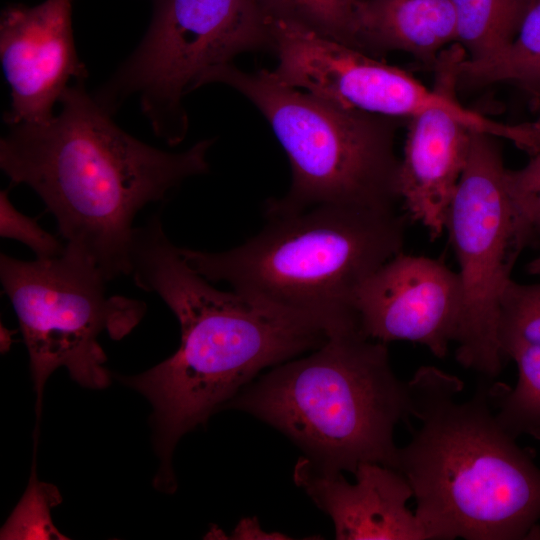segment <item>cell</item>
Here are the masks:
<instances>
[{
    "label": "cell",
    "instance_id": "obj_26",
    "mask_svg": "<svg viewBox=\"0 0 540 540\" xmlns=\"http://www.w3.org/2000/svg\"><path fill=\"white\" fill-rule=\"evenodd\" d=\"M526 271L530 275L540 276V253L527 264Z\"/></svg>",
    "mask_w": 540,
    "mask_h": 540
},
{
    "label": "cell",
    "instance_id": "obj_9",
    "mask_svg": "<svg viewBox=\"0 0 540 540\" xmlns=\"http://www.w3.org/2000/svg\"><path fill=\"white\" fill-rule=\"evenodd\" d=\"M505 171L497 137L473 130L446 221L462 288L456 360L487 380L499 375L505 360L498 336L501 296L532 241L507 191Z\"/></svg>",
    "mask_w": 540,
    "mask_h": 540
},
{
    "label": "cell",
    "instance_id": "obj_10",
    "mask_svg": "<svg viewBox=\"0 0 540 540\" xmlns=\"http://www.w3.org/2000/svg\"><path fill=\"white\" fill-rule=\"evenodd\" d=\"M273 75L282 83L358 110L408 119L431 107L455 106L458 62L434 66L433 89L411 74L291 20L270 17Z\"/></svg>",
    "mask_w": 540,
    "mask_h": 540
},
{
    "label": "cell",
    "instance_id": "obj_1",
    "mask_svg": "<svg viewBox=\"0 0 540 540\" xmlns=\"http://www.w3.org/2000/svg\"><path fill=\"white\" fill-rule=\"evenodd\" d=\"M131 274L139 288L164 301L180 326L173 355L119 377L152 405L160 459L154 482L172 493V455L182 436L226 408L261 370L317 349L333 331L315 318L213 287L181 257L158 215L135 230Z\"/></svg>",
    "mask_w": 540,
    "mask_h": 540
},
{
    "label": "cell",
    "instance_id": "obj_19",
    "mask_svg": "<svg viewBox=\"0 0 540 540\" xmlns=\"http://www.w3.org/2000/svg\"><path fill=\"white\" fill-rule=\"evenodd\" d=\"M269 16L306 26L355 49L359 0H259Z\"/></svg>",
    "mask_w": 540,
    "mask_h": 540
},
{
    "label": "cell",
    "instance_id": "obj_12",
    "mask_svg": "<svg viewBox=\"0 0 540 540\" xmlns=\"http://www.w3.org/2000/svg\"><path fill=\"white\" fill-rule=\"evenodd\" d=\"M74 0L7 6L0 17V61L10 87L8 125L43 122L70 86L85 81L73 36Z\"/></svg>",
    "mask_w": 540,
    "mask_h": 540
},
{
    "label": "cell",
    "instance_id": "obj_16",
    "mask_svg": "<svg viewBox=\"0 0 540 540\" xmlns=\"http://www.w3.org/2000/svg\"><path fill=\"white\" fill-rule=\"evenodd\" d=\"M511 83L540 102V0H524L511 43L484 61L464 58L458 66V87Z\"/></svg>",
    "mask_w": 540,
    "mask_h": 540
},
{
    "label": "cell",
    "instance_id": "obj_25",
    "mask_svg": "<svg viewBox=\"0 0 540 540\" xmlns=\"http://www.w3.org/2000/svg\"><path fill=\"white\" fill-rule=\"evenodd\" d=\"M231 539H290L281 533L265 532L259 525L256 518H245L236 526Z\"/></svg>",
    "mask_w": 540,
    "mask_h": 540
},
{
    "label": "cell",
    "instance_id": "obj_6",
    "mask_svg": "<svg viewBox=\"0 0 540 540\" xmlns=\"http://www.w3.org/2000/svg\"><path fill=\"white\" fill-rule=\"evenodd\" d=\"M228 85L263 114L290 161L292 181L265 214L322 204L394 210L400 200L397 129L406 119L340 105L288 86L271 71L245 72L232 63L207 71L198 86Z\"/></svg>",
    "mask_w": 540,
    "mask_h": 540
},
{
    "label": "cell",
    "instance_id": "obj_5",
    "mask_svg": "<svg viewBox=\"0 0 540 540\" xmlns=\"http://www.w3.org/2000/svg\"><path fill=\"white\" fill-rule=\"evenodd\" d=\"M226 408L273 426L317 468L352 474L365 462L395 469V427L413 417L408 382L393 372L386 343L358 331L274 366Z\"/></svg>",
    "mask_w": 540,
    "mask_h": 540
},
{
    "label": "cell",
    "instance_id": "obj_21",
    "mask_svg": "<svg viewBox=\"0 0 540 540\" xmlns=\"http://www.w3.org/2000/svg\"><path fill=\"white\" fill-rule=\"evenodd\" d=\"M0 234L28 246L37 258H51L64 253L66 244L42 229L38 222L19 212L8 197L0 193Z\"/></svg>",
    "mask_w": 540,
    "mask_h": 540
},
{
    "label": "cell",
    "instance_id": "obj_24",
    "mask_svg": "<svg viewBox=\"0 0 540 540\" xmlns=\"http://www.w3.org/2000/svg\"><path fill=\"white\" fill-rule=\"evenodd\" d=\"M505 139L530 155L540 152V115L533 121L508 124Z\"/></svg>",
    "mask_w": 540,
    "mask_h": 540
},
{
    "label": "cell",
    "instance_id": "obj_20",
    "mask_svg": "<svg viewBox=\"0 0 540 540\" xmlns=\"http://www.w3.org/2000/svg\"><path fill=\"white\" fill-rule=\"evenodd\" d=\"M498 336L502 355L514 344L540 345V283L508 282L500 300Z\"/></svg>",
    "mask_w": 540,
    "mask_h": 540
},
{
    "label": "cell",
    "instance_id": "obj_2",
    "mask_svg": "<svg viewBox=\"0 0 540 540\" xmlns=\"http://www.w3.org/2000/svg\"><path fill=\"white\" fill-rule=\"evenodd\" d=\"M59 103L60 112L46 121L9 125L1 169L38 194L66 243L89 256L107 281L131 274L136 215L206 173L213 141L182 152L150 146L118 127L85 81L70 85Z\"/></svg>",
    "mask_w": 540,
    "mask_h": 540
},
{
    "label": "cell",
    "instance_id": "obj_3",
    "mask_svg": "<svg viewBox=\"0 0 540 540\" xmlns=\"http://www.w3.org/2000/svg\"><path fill=\"white\" fill-rule=\"evenodd\" d=\"M408 385L420 425L395 470L412 487L429 540L529 539L540 520V468L498 421L491 385L459 401L462 381L434 366Z\"/></svg>",
    "mask_w": 540,
    "mask_h": 540
},
{
    "label": "cell",
    "instance_id": "obj_18",
    "mask_svg": "<svg viewBox=\"0 0 540 540\" xmlns=\"http://www.w3.org/2000/svg\"><path fill=\"white\" fill-rule=\"evenodd\" d=\"M503 356L515 361L518 380L512 389L491 385L496 417L513 437L527 434L540 440V345L514 344Z\"/></svg>",
    "mask_w": 540,
    "mask_h": 540
},
{
    "label": "cell",
    "instance_id": "obj_7",
    "mask_svg": "<svg viewBox=\"0 0 540 540\" xmlns=\"http://www.w3.org/2000/svg\"><path fill=\"white\" fill-rule=\"evenodd\" d=\"M268 47L270 16L259 0H155L143 39L93 96L111 115L137 96L156 136L176 145L188 129L183 96L207 71Z\"/></svg>",
    "mask_w": 540,
    "mask_h": 540
},
{
    "label": "cell",
    "instance_id": "obj_22",
    "mask_svg": "<svg viewBox=\"0 0 540 540\" xmlns=\"http://www.w3.org/2000/svg\"><path fill=\"white\" fill-rule=\"evenodd\" d=\"M507 191L528 226L532 240L540 242V152L517 170L505 171Z\"/></svg>",
    "mask_w": 540,
    "mask_h": 540
},
{
    "label": "cell",
    "instance_id": "obj_15",
    "mask_svg": "<svg viewBox=\"0 0 540 540\" xmlns=\"http://www.w3.org/2000/svg\"><path fill=\"white\" fill-rule=\"evenodd\" d=\"M456 41L451 0H359L355 49L368 55L403 51L433 67Z\"/></svg>",
    "mask_w": 540,
    "mask_h": 540
},
{
    "label": "cell",
    "instance_id": "obj_23",
    "mask_svg": "<svg viewBox=\"0 0 540 540\" xmlns=\"http://www.w3.org/2000/svg\"><path fill=\"white\" fill-rule=\"evenodd\" d=\"M45 486V484H39L36 481L33 486L31 482L27 494L22 502L19 503L17 510L7 524L12 526L20 522L22 523L21 528L16 531L13 538H16L18 532L17 538H20L24 529H26L25 527L28 528L25 530L26 532L23 538H35V526L39 527L37 531L41 532L42 538H62V535L56 530L49 518L48 507L53 505V503L51 504L45 497L50 490L49 488H45ZM39 534L37 536L41 538Z\"/></svg>",
    "mask_w": 540,
    "mask_h": 540
},
{
    "label": "cell",
    "instance_id": "obj_4",
    "mask_svg": "<svg viewBox=\"0 0 540 540\" xmlns=\"http://www.w3.org/2000/svg\"><path fill=\"white\" fill-rule=\"evenodd\" d=\"M266 217L256 236L233 249L178 247L179 254L210 282H225L237 293L320 320L334 333L359 331L357 294L403 251L406 215L322 204Z\"/></svg>",
    "mask_w": 540,
    "mask_h": 540
},
{
    "label": "cell",
    "instance_id": "obj_11",
    "mask_svg": "<svg viewBox=\"0 0 540 540\" xmlns=\"http://www.w3.org/2000/svg\"><path fill=\"white\" fill-rule=\"evenodd\" d=\"M355 312L363 336L419 343L443 358L461 318L459 275L439 260L402 251L362 285Z\"/></svg>",
    "mask_w": 540,
    "mask_h": 540
},
{
    "label": "cell",
    "instance_id": "obj_13",
    "mask_svg": "<svg viewBox=\"0 0 540 540\" xmlns=\"http://www.w3.org/2000/svg\"><path fill=\"white\" fill-rule=\"evenodd\" d=\"M398 188L407 216L432 239L446 229L450 204L466 166L473 130L504 139L507 124L455 106H436L407 119Z\"/></svg>",
    "mask_w": 540,
    "mask_h": 540
},
{
    "label": "cell",
    "instance_id": "obj_8",
    "mask_svg": "<svg viewBox=\"0 0 540 540\" xmlns=\"http://www.w3.org/2000/svg\"><path fill=\"white\" fill-rule=\"evenodd\" d=\"M0 279L18 318L37 394V416L45 383L58 368L83 387L111 382L98 341L107 332L118 340L140 322L145 305L108 296L107 281L93 260L66 243L63 254L23 261L0 256Z\"/></svg>",
    "mask_w": 540,
    "mask_h": 540
},
{
    "label": "cell",
    "instance_id": "obj_17",
    "mask_svg": "<svg viewBox=\"0 0 540 540\" xmlns=\"http://www.w3.org/2000/svg\"><path fill=\"white\" fill-rule=\"evenodd\" d=\"M457 41L470 61H484L504 50L515 36L524 0H451Z\"/></svg>",
    "mask_w": 540,
    "mask_h": 540
},
{
    "label": "cell",
    "instance_id": "obj_14",
    "mask_svg": "<svg viewBox=\"0 0 540 540\" xmlns=\"http://www.w3.org/2000/svg\"><path fill=\"white\" fill-rule=\"evenodd\" d=\"M349 483L341 472L298 459L293 479L333 521L338 540H429L415 512L407 507L413 490L399 471L361 463Z\"/></svg>",
    "mask_w": 540,
    "mask_h": 540
}]
</instances>
